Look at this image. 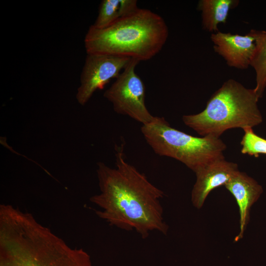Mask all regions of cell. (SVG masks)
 <instances>
[{
  "instance_id": "obj_1",
  "label": "cell",
  "mask_w": 266,
  "mask_h": 266,
  "mask_svg": "<svg viewBox=\"0 0 266 266\" xmlns=\"http://www.w3.org/2000/svg\"><path fill=\"white\" fill-rule=\"evenodd\" d=\"M123 148L116 149L114 168L98 163L100 193L90 199L101 208L96 214L110 226L135 231L143 239L154 231L166 234L168 226L160 201L164 192L126 161Z\"/></svg>"
},
{
  "instance_id": "obj_2",
  "label": "cell",
  "mask_w": 266,
  "mask_h": 266,
  "mask_svg": "<svg viewBox=\"0 0 266 266\" xmlns=\"http://www.w3.org/2000/svg\"><path fill=\"white\" fill-rule=\"evenodd\" d=\"M0 266H93L82 248H72L31 213L0 223Z\"/></svg>"
},
{
  "instance_id": "obj_3",
  "label": "cell",
  "mask_w": 266,
  "mask_h": 266,
  "mask_svg": "<svg viewBox=\"0 0 266 266\" xmlns=\"http://www.w3.org/2000/svg\"><path fill=\"white\" fill-rule=\"evenodd\" d=\"M164 19L149 9L138 8L101 29L91 25L84 38L87 54L150 60L159 53L168 36Z\"/></svg>"
},
{
  "instance_id": "obj_4",
  "label": "cell",
  "mask_w": 266,
  "mask_h": 266,
  "mask_svg": "<svg viewBox=\"0 0 266 266\" xmlns=\"http://www.w3.org/2000/svg\"><path fill=\"white\" fill-rule=\"evenodd\" d=\"M259 100L254 89L230 79L212 94L203 111L183 115L182 121L202 136L220 138L227 130H244L260 124L263 117L258 106Z\"/></svg>"
},
{
  "instance_id": "obj_5",
  "label": "cell",
  "mask_w": 266,
  "mask_h": 266,
  "mask_svg": "<svg viewBox=\"0 0 266 266\" xmlns=\"http://www.w3.org/2000/svg\"><path fill=\"white\" fill-rule=\"evenodd\" d=\"M140 130L156 154L178 160L194 172L224 156L223 152L227 148L220 138L192 136L171 127L163 117L155 116L152 122L142 125Z\"/></svg>"
},
{
  "instance_id": "obj_6",
  "label": "cell",
  "mask_w": 266,
  "mask_h": 266,
  "mask_svg": "<svg viewBox=\"0 0 266 266\" xmlns=\"http://www.w3.org/2000/svg\"><path fill=\"white\" fill-rule=\"evenodd\" d=\"M139 62L132 58L103 96L111 103L116 113L128 116L143 125L152 122L155 116L146 106L145 86L135 71Z\"/></svg>"
},
{
  "instance_id": "obj_7",
  "label": "cell",
  "mask_w": 266,
  "mask_h": 266,
  "mask_svg": "<svg viewBox=\"0 0 266 266\" xmlns=\"http://www.w3.org/2000/svg\"><path fill=\"white\" fill-rule=\"evenodd\" d=\"M131 60L125 57L87 54L76 95L78 102L85 105L97 90L103 89L112 79H116Z\"/></svg>"
},
{
  "instance_id": "obj_8",
  "label": "cell",
  "mask_w": 266,
  "mask_h": 266,
  "mask_svg": "<svg viewBox=\"0 0 266 266\" xmlns=\"http://www.w3.org/2000/svg\"><path fill=\"white\" fill-rule=\"evenodd\" d=\"M238 170L237 165L227 161L224 156L197 169L194 171L196 181L191 194L193 205L200 208L209 194L214 189L225 186Z\"/></svg>"
},
{
  "instance_id": "obj_9",
  "label": "cell",
  "mask_w": 266,
  "mask_h": 266,
  "mask_svg": "<svg viewBox=\"0 0 266 266\" xmlns=\"http://www.w3.org/2000/svg\"><path fill=\"white\" fill-rule=\"evenodd\" d=\"M210 38L214 51L228 66L239 69L250 66L256 45L254 37L249 33L242 35L218 31L212 33Z\"/></svg>"
},
{
  "instance_id": "obj_10",
  "label": "cell",
  "mask_w": 266,
  "mask_h": 266,
  "mask_svg": "<svg viewBox=\"0 0 266 266\" xmlns=\"http://www.w3.org/2000/svg\"><path fill=\"white\" fill-rule=\"evenodd\" d=\"M225 186L233 196L239 207L240 232L234 239V241H237L243 237L248 223L251 207L258 200L263 190L255 180L239 170Z\"/></svg>"
},
{
  "instance_id": "obj_11",
  "label": "cell",
  "mask_w": 266,
  "mask_h": 266,
  "mask_svg": "<svg viewBox=\"0 0 266 266\" xmlns=\"http://www.w3.org/2000/svg\"><path fill=\"white\" fill-rule=\"evenodd\" d=\"M238 0H200L198 8L201 12L203 29L213 33L219 31L220 24H225L229 12L236 7Z\"/></svg>"
},
{
  "instance_id": "obj_12",
  "label": "cell",
  "mask_w": 266,
  "mask_h": 266,
  "mask_svg": "<svg viewBox=\"0 0 266 266\" xmlns=\"http://www.w3.org/2000/svg\"><path fill=\"white\" fill-rule=\"evenodd\" d=\"M138 8L136 0H103L100 4L98 16L92 26L97 29H104Z\"/></svg>"
},
{
  "instance_id": "obj_13",
  "label": "cell",
  "mask_w": 266,
  "mask_h": 266,
  "mask_svg": "<svg viewBox=\"0 0 266 266\" xmlns=\"http://www.w3.org/2000/svg\"><path fill=\"white\" fill-rule=\"evenodd\" d=\"M249 33L255 40L256 48L250 66L255 71L256 85L254 89L260 99L266 88V31L252 29Z\"/></svg>"
},
{
  "instance_id": "obj_14",
  "label": "cell",
  "mask_w": 266,
  "mask_h": 266,
  "mask_svg": "<svg viewBox=\"0 0 266 266\" xmlns=\"http://www.w3.org/2000/svg\"><path fill=\"white\" fill-rule=\"evenodd\" d=\"M243 131L244 134L240 142L241 153L255 157L260 154H266V139L256 134L252 128Z\"/></svg>"
}]
</instances>
